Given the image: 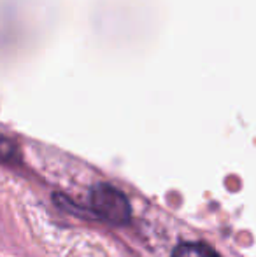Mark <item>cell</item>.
<instances>
[{"label": "cell", "mask_w": 256, "mask_h": 257, "mask_svg": "<svg viewBox=\"0 0 256 257\" xmlns=\"http://www.w3.org/2000/svg\"><path fill=\"white\" fill-rule=\"evenodd\" d=\"M90 205L97 217L114 226H125L130 220V203L128 198L118 187L111 184H97L90 191Z\"/></svg>", "instance_id": "obj_1"}, {"label": "cell", "mask_w": 256, "mask_h": 257, "mask_svg": "<svg viewBox=\"0 0 256 257\" xmlns=\"http://www.w3.org/2000/svg\"><path fill=\"white\" fill-rule=\"evenodd\" d=\"M172 257H219V254L212 247H209V245L195 241V243L178 245Z\"/></svg>", "instance_id": "obj_2"}]
</instances>
